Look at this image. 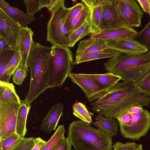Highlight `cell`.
<instances>
[{
    "instance_id": "cell-1",
    "label": "cell",
    "mask_w": 150,
    "mask_h": 150,
    "mask_svg": "<svg viewBox=\"0 0 150 150\" xmlns=\"http://www.w3.org/2000/svg\"><path fill=\"white\" fill-rule=\"evenodd\" d=\"M150 101V97L140 91L134 83L123 81L117 83L90 106L98 115L115 119L132 107L148 106Z\"/></svg>"
},
{
    "instance_id": "cell-2",
    "label": "cell",
    "mask_w": 150,
    "mask_h": 150,
    "mask_svg": "<svg viewBox=\"0 0 150 150\" xmlns=\"http://www.w3.org/2000/svg\"><path fill=\"white\" fill-rule=\"evenodd\" d=\"M52 50V47L32 42L27 62L30 70L29 88L25 99L22 101L27 106L49 88L48 62Z\"/></svg>"
},
{
    "instance_id": "cell-3",
    "label": "cell",
    "mask_w": 150,
    "mask_h": 150,
    "mask_svg": "<svg viewBox=\"0 0 150 150\" xmlns=\"http://www.w3.org/2000/svg\"><path fill=\"white\" fill-rule=\"evenodd\" d=\"M105 69L123 81L135 83L150 71V53L136 54L119 52L104 64Z\"/></svg>"
},
{
    "instance_id": "cell-4",
    "label": "cell",
    "mask_w": 150,
    "mask_h": 150,
    "mask_svg": "<svg viewBox=\"0 0 150 150\" xmlns=\"http://www.w3.org/2000/svg\"><path fill=\"white\" fill-rule=\"evenodd\" d=\"M75 150H112V139L104 132L81 120L69 127L67 138Z\"/></svg>"
},
{
    "instance_id": "cell-5",
    "label": "cell",
    "mask_w": 150,
    "mask_h": 150,
    "mask_svg": "<svg viewBox=\"0 0 150 150\" xmlns=\"http://www.w3.org/2000/svg\"><path fill=\"white\" fill-rule=\"evenodd\" d=\"M73 63L70 47L52 46L48 62L49 88L62 85L71 72Z\"/></svg>"
},
{
    "instance_id": "cell-6",
    "label": "cell",
    "mask_w": 150,
    "mask_h": 150,
    "mask_svg": "<svg viewBox=\"0 0 150 150\" xmlns=\"http://www.w3.org/2000/svg\"><path fill=\"white\" fill-rule=\"evenodd\" d=\"M69 10L65 6L64 1L51 13L47 23L46 40L52 47H69L70 33L64 25Z\"/></svg>"
},
{
    "instance_id": "cell-7",
    "label": "cell",
    "mask_w": 150,
    "mask_h": 150,
    "mask_svg": "<svg viewBox=\"0 0 150 150\" xmlns=\"http://www.w3.org/2000/svg\"><path fill=\"white\" fill-rule=\"evenodd\" d=\"M120 24L128 27H138L141 25L144 13L135 0H115Z\"/></svg>"
},
{
    "instance_id": "cell-8",
    "label": "cell",
    "mask_w": 150,
    "mask_h": 150,
    "mask_svg": "<svg viewBox=\"0 0 150 150\" xmlns=\"http://www.w3.org/2000/svg\"><path fill=\"white\" fill-rule=\"evenodd\" d=\"M21 103H0V140L16 133L17 116Z\"/></svg>"
},
{
    "instance_id": "cell-9",
    "label": "cell",
    "mask_w": 150,
    "mask_h": 150,
    "mask_svg": "<svg viewBox=\"0 0 150 150\" xmlns=\"http://www.w3.org/2000/svg\"><path fill=\"white\" fill-rule=\"evenodd\" d=\"M132 121L130 125L119 124L122 135L125 138L138 140L145 136L150 128V113L144 109L141 113L131 114Z\"/></svg>"
},
{
    "instance_id": "cell-10",
    "label": "cell",
    "mask_w": 150,
    "mask_h": 150,
    "mask_svg": "<svg viewBox=\"0 0 150 150\" xmlns=\"http://www.w3.org/2000/svg\"><path fill=\"white\" fill-rule=\"evenodd\" d=\"M69 77L71 81L82 89L90 103L99 99L111 89L95 80L82 76L79 74L71 72Z\"/></svg>"
},
{
    "instance_id": "cell-11",
    "label": "cell",
    "mask_w": 150,
    "mask_h": 150,
    "mask_svg": "<svg viewBox=\"0 0 150 150\" xmlns=\"http://www.w3.org/2000/svg\"><path fill=\"white\" fill-rule=\"evenodd\" d=\"M23 27L0 8V36L4 39L14 50L17 44L20 30Z\"/></svg>"
},
{
    "instance_id": "cell-12",
    "label": "cell",
    "mask_w": 150,
    "mask_h": 150,
    "mask_svg": "<svg viewBox=\"0 0 150 150\" xmlns=\"http://www.w3.org/2000/svg\"><path fill=\"white\" fill-rule=\"evenodd\" d=\"M109 48L119 52L136 54L148 51L147 48L132 37H126L107 40Z\"/></svg>"
},
{
    "instance_id": "cell-13",
    "label": "cell",
    "mask_w": 150,
    "mask_h": 150,
    "mask_svg": "<svg viewBox=\"0 0 150 150\" xmlns=\"http://www.w3.org/2000/svg\"><path fill=\"white\" fill-rule=\"evenodd\" d=\"M137 33L134 28L123 25H117L91 34L89 38L108 40L126 37H132Z\"/></svg>"
},
{
    "instance_id": "cell-14",
    "label": "cell",
    "mask_w": 150,
    "mask_h": 150,
    "mask_svg": "<svg viewBox=\"0 0 150 150\" xmlns=\"http://www.w3.org/2000/svg\"><path fill=\"white\" fill-rule=\"evenodd\" d=\"M90 12L91 34L96 33L103 29L102 18L103 0H81Z\"/></svg>"
},
{
    "instance_id": "cell-15",
    "label": "cell",
    "mask_w": 150,
    "mask_h": 150,
    "mask_svg": "<svg viewBox=\"0 0 150 150\" xmlns=\"http://www.w3.org/2000/svg\"><path fill=\"white\" fill-rule=\"evenodd\" d=\"M33 34L31 28L27 26L22 28L20 30L16 49L19 51L21 57V60L20 65L24 68L28 67L27 65V60L33 40Z\"/></svg>"
},
{
    "instance_id": "cell-16",
    "label": "cell",
    "mask_w": 150,
    "mask_h": 150,
    "mask_svg": "<svg viewBox=\"0 0 150 150\" xmlns=\"http://www.w3.org/2000/svg\"><path fill=\"white\" fill-rule=\"evenodd\" d=\"M109 48L106 40L91 38L81 41L76 52L75 59L97 51Z\"/></svg>"
},
{
    "instance_id": "cell-17",
    "label": "cell",
    "mask_w": 150,
    "mask_h": 150,
    "mask_svg": "<svg viewBox=\"0 0 150 150\" xmlns=\"http://www.w3.org/2000/svg\"><path fill=\"white\" fill-rule=\"evenodd\" d=\"M102 6L103 30L121 25L119 23L115 0H103Z\"/></svg>"
},
{
    "instance_id": "cell-18",
    "label": "cell",
    "mask_w": 150,
    "mask_h": 150,
    "mask_svg": "<svg viewBox=\"0 0 150 150\" xmlns=\"http://www.w3.org/2000/svg\"><path fill=\"white\" fill-rule=\"evenodd\" d=\"M63 108L62 103L53 105L42 120L40 129L47 133L55 130L60 118L63 115Z\"/></svg>"
},
{
    "instance_id": "cell-19",
    "label": "cell",
    "mask_w": 150,
    "mask_h": 150,
    "mask_svg": "<svg viewBox=\"0 0 150 150\" xmlns=\"http://www.w3.org/2000/svg\"><path fill=\"white\" fill-rule=\"evenodd\" d=\"M0 8L3 9L13 20L23 27H25L35 20L17 8L11 6L4 0H0Z\"/></svg>"
},
{
    "instance_id": "cell-20",
    "label": "cell",
    "mask_w": 150,
    "mask_h": 150,
    "mask_svg": "<svg viewBox=\"0 0 150 150\" xmlns=\"http://www.w3.org/2000/svg\"><path fill=\"white\" fill-rule=\"evenodd\" d=\"M93 124L98 129L105 133L111 138L115 136L118 130V124L114 119L98 115Z\"/></svg>"
},
{
    "instance_id": "cell-21",
    "label": "cell",
    "mask_w": 150,
    "mask_h": 150,
    "mask_svg": "<svg viewBox=\"0 0 150 150\" xmlns=\"http://www.w3.org/2000/svg\"><path fill=\"white\" fill-rule=\"evenodd\" d=\"M81 76L98 82L105 86L111 88L121 78L110 72L103 74H79Z\"/></svg>"
},
{
    "instance_id": "cell-22",
    "label": "cell",
    "mask_w": 150,
    "mask_h": 150,
    "mask_svg": "<svg viewBox=\"0 0 150 150\" xmlns=\"http://www.w3.org/2000/svg\"><path fill=\"white\" fill-rule=\"evenodd\" d=\"M21 103L12 83L0 81V103Z\"/></svg>"
},
{
    "instance_id": "cell-23",
    "label": "cell",
    "mask_w": 150,
    "mask_h": 150,
    "mask_svg": "<svg viewBox=\"0 0 150 150\" xmlns=\"http://www.w3.org/2000/svg\"><path fill=\"white\" fill-rule=\"evenodd\" d=\"M30 106H27L21 103L19 107L17 119L16 133L20 137L24 138L27 133L26 123L27 117Z\"/></svg>"
},
{
    "instance_id": "cell-24",
    "label": "cell",
    "mask_w": 150,
    "mask_h": 150,
    "mask_svg": "<svg viewBox=\"0 0 150 150\" xmlns=\"http://www.w3.org/2000/svg\"><path fill=\"white\" fill-rule=\"evenodd\" d=\"M119 52L116 50L110 48L97 51L75 59L73 64H77L83 62L97 59L110 58L115 56Z\"/></svg>"
},
{
    "instance_id": "cell-25",
    "label": "cell",
    "mask_w": 150,
    "mask_h": 150,
    "mask_svg": "<svg viewBox=\"0 0 150 150\" xmlns=\"http://www.w3.org/2000/svg\"><path fill=\"white\" fill-rule=\"evenodd\" d=\"M90 33H91V28L90 13L89 17L85 23L70 34L69 47H72L79 40Z\"/></svg>"
},
{
    "instance_id": "cell-26",
    "label": "cell",
    "mask_w": 150,
    "mask_h": 150,
    "mask_svg": "<svg viewBox=\"0 0 150 150\" xmlns=\"http://www.w3.org/2000/svg\"><path fill=\"white\" fill-rule=\"evenodd\" d=\"M15 50L9 51L0 54V81L9 83L10 79L6 74V69Z\"/></svg>"
},
{
    "instance_id": "cell-27",
    "label": "cell",
    "mask_w": 150,
    "mask_h": 150,
    "mask_svg": "<svg viewBox=\"0 0 150 150\" xmlns=\"http://www.w3.org/2000/svg\"><path fill=\"white\" fill-rule=\"evenodd\" d=\"M73 114L81 120L88 124L92 122L91 112L85 105L80 102H76L72 105Z\"/></svg>"
},
{
    "instance_id": "cell-28",
    "label": "cell",
    "mask_w": 150,
    "mask_h": 150,
    "mask_svg": "<svg viewBox=\"0 0 150 150\" xmlns=\"http://www.w3.org/2000/svg\"><path fill=\"white\" fill-rule=\"evenodd\" d=\"M88 8L84 5L83 8L71 22L68 28L70 34L81 27L87 19L90 14Z\"/></svg>"
},
{
    "instance_id": "cell-29",
    "label": "cell",
    "mask_w": 150,
    "mask_h": 150,
    "mask_svg": "<svg viewBox=\"0 0 150 150\" xmlns=\"http://www.w3.org/2000/svg\"><path fill=\"white\" fill-rule=\"evenodd\" d=\"M132 38L150 51V21L143 29Z\"/></svg>"
},
{
    "instance_id": "cell-30",
    "label": "cell",
    "mask_w": 150,
    "mask_h": 150,
    "mask_svg": "<svg viewBox=\"0 0 150 150\" xmlns=\"http://www.w3.org/2000/svg\"><path fill=\"white\" fill-rule=\"evenodd\" d=\"M65 129L64 125H59L56 130L42 147L40 150H52L57 142L61 139L65 137Z\"/></svg>"
},
{
    "instance_id": "cell-31",
    "label": "cell",
    "mask_w": 150,
    "mask_h": 150,
    "mask_svg": "<svg viewBox=\"0 0 150 150\" xmlns=\"http://www.w3.org/2000/svg\"><path fill=\"white\" fill-rule=\"evenodd\" d=\"M23 138L16 133L5 139L0 140V150H11L19 144Z\"/></svg>"
},
{
    "instance_id": "cell-32",
    "label": "cell",
    "mask_w": 150,
    "mask_h": 150,
    "mask_svg": "<svg viewBox=\"0 0 150 150\" xmlns=\"http://www.w3.org/2000/svg\"><path fill=\"white\" fill-rule=\"evenodd\" d=\"M15 53L6 69V74L9 79L13 72L21 64V58L19 51L16 49Z\"/></svg>"
},
{
    "instance_id": "cell-33",
    "label": "cell",
    "mask_w": 150,
    "mask_h": 150,
    "mask_svg": "<svg viewBox=\"0 0 150 150\" xmlns=\"http://www.w3.org/2000/svg\"><path fill=\"white\" fill-rule=\"evenodd\" d=\"M134 84L140 91L150 97V71Z\"/></svg>"
},
{
    "instance_id": "cell-34",
    "label": "cell",
    "mask_w": 150,
    "mask_h": 150,
    "mask_svg": "<svg viewBox=\"0 0 150 150\" xmlns=\"http://www.w3.org/2000/svg\"><path fill=\"white\" fill-rule=\"evenodd\" d=\"M29 71L28 67L24 68L20 65L13 73L12 79L13 82L17 85H21L26 78Z\"/></svg>"
},
{
    "instance_id": "cell-35",
    "label": "cell",
    "mask_w": 150,
    "mask_h": 150,
    "mask_svg": "<svg viewBox=\"0 0 150 150\" xmlns=\"http://www.w3.org/2000/svg\"><path fill=\"white\" fill-rule=\"evenodd\" d=\"M24 2L25 6L26 13L29 16H33L41 9L40 0H24Z\"/></svg>"
},
{
    "instance_id": "cell-36",
    "label": "cell",
    "mask_w": 150,
    "mask_h": 150,
    "mask_svg": "<svg viewBox=\"0 0 150 150\" xmlns=\"http://www.w3.org/2000/svg\"><path fill=\"white\" fill-rule=\"evenodd\" d=\"M84 4L83 3H79L70 8L65 22L64 25L68 30L69 27L73 19L75 17L83 8Z\"/></svg>"
},
{
    "instance_id": "cell-37",
    "label": "cell",
    "mask_w": 150,
    "mask_h": 150,
    "mask_svg": "<svg viewBox=\"0 0 150 150\" xmlns=\"http://www.w3.org/2000/svg\"><path fill=\"white\" fill-rule=\"evenodd\" d=\"M112 148L113 150H142V144L132 142L124 143L117 142L113 145Z\"/></svg>"
},
{
    "instance_id": "cell-38",
    "label": "cell",
    "mask_w": 150,
    "mask_h": 150,
    "mask_svg": "<svg viewBox=\"0 0 150 150\" xmlns=\"http://www.w3.org/2000/svg\"><path fill=\"white\" fill-rule=\"evenodd\" d=\"M35 138H23L22 140L11 150H32L35 144Z\"/></svg>"
},
{
    "instance_id": "cell-39",
    "label": "cell",
    "mask_w": 150,
    "mask_h": 150,
    "mask_svg": "<svg viewBox=\"0 0 150 150\" xmlns=\"http://www.w3.org/2000/svg\"><path fill=\"white\" fill-rule=\"evenodd\" d=\"M64 1V0H40L41 8H42L43 7H46L48 10L52 13Z\"/></svg>"
},
{
    "instance_id": "cell-40",
    "label": "cell",
    "mask_w": 150,
    "mask_h": 150,
    "mask_svg": "<svg viewBox=\"0 0 150 150\" xmlns=\"http://www.w3.org/2000/svg\"><path fill=\"white\" fill-rule=\"evenodd\" d=\"M72 145L67 138L60 139L52 150H71Z\"/></svg>"
},
{
    "instance_id": "cell-41",
    "label": "cell",
    "mask_w": 150,
    "mask_h": 150,
    "mask_svg": "<svg viewBox=\"0 0 150 150\" xmlns=\"http://www.w3.org/2000/svg\"><path fill=\"white\" fill-rule=\"evenodd\" d=\"M116 119L119 124L129 126L130 125L132 122V116L131 114L127 112L120 115Z\"/></svg>"
},
{
    "instance_id": "cell-42",
    "label": "cell",
    "mask_w": 150,
    "mask_h": 150,
    "mask_svg": "<svg viewBox=\"0 0 150 150\" xmlns=\"http://www.w3.org/2000/svg\"><path fill=\"white\" fill-rule=\"evenodd\" d=\"M14 50L2 37L0 36V54L5 52Z\"/></svg>"
},
{
    "instance_id": "cell-43",
    "label": "cell",
    "mask_w": 150,
    "mask_h": 150,
    "mask_svg": "<svg viewBox=\"0 0 150 150\" xmlns=\"http://www.w3.org/2000/svg\"><path fill=\"white\" fill-rule=\"evenodd\" d=\"M144 12L148 14L150 18V0H137Z\"/></svg>"
},
{
    "instance_id": "cell-44",
    "label": "cell",
    "mask_w": 150,
    "mask_h": 150,
    "mask_svg": "<svg viewBox=\"0 0 150 150\" xmlns=\"http://www.w3.org/2000/svg\"><path fill=\"white\" fill-rule=\"evenodd\" d=\"M46 143L40 137L35 138V144L32 150H40Z\"/></svg>"
},
{
    "instance_id": "cell-45",
    "label": "cell",
    "mask_w": 150,
    "mask_h": 150,
    "mask_svg": "<svg viewBox=\"0 0 150 150\" xmlns=\"http://www.w3.org/2000/svg\"><path fill=\"white\" fill-rule=\"evenodd\" d=\"M144 110L142 106L140 105L135 106L128 110L127 112L131 114L138 113L143 112Z\"/></svg>"
},
{
    "instance_id": "cell-46",
    "label": "cell",
    "mask_w": 150,
    "mask_h": 150,
    "mask_svg": "<svg viewBox=\"0 0 150 150\" xmlns=\"http://www.w3.org/2000/svg\"><path fill=\"white\" fill-rule=\"evenodd\" d=\"M150 53V52H149Z\"/></svg>"
}]
</instances>
